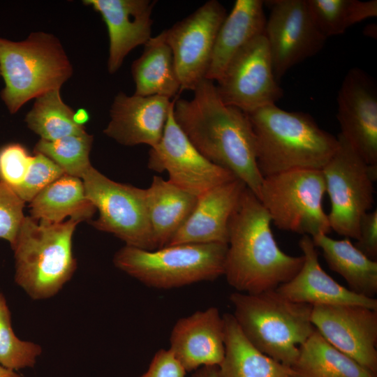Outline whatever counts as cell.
Wrapping results in <instances>:
<instances>
[{
  "label": "cell",
  "mask_w": 377,
  "mask_h": 377,
  "mask_svg": "<svg viewBox=\"0 0 377 377\" xmlns=\"http://www.w3.org/2000/svg\"><path fill=\"white\" fill-rule=\"evenodd\" d=\"M193 92L190 100L175 98V121L206 158L230 171L258 198L263 177L248 115L223 103L212 80H202Z\"/></svg>",
  "instance_id": "obj_1"
},
{
  "label": "cell",
  "mask_w": 377,
  "mask_h": 377,
  "mask_svg": "<svg viewBox=\"0 0 377 377\" xmlns=\"http://www.w3.org/2000/svg\"><path fill=\"white\" fill-rule=\"evenodd\" d=\"M271 223L257 196L246 187L229 222L225 263L224 275L237 292L276 290L302 267L303 255H288L278 246Z\"/></svg>",
  "instance_id": "obj_2"
},
{
  "label": "cell",
  "mask_w": 377,
  "mask_h": 377,
  "mask_svg": "<svg viewBox=\"0 0 377 377\" xmlns=\"http://www.w3.org/2000/svg\"><path fill=\"white\" fill-rule=\"evenodd\" d=\"M246 114L263 177L296 169L322 170L337 149V137L320 128L307 113L273 104Z\"/></svg>",
  "instance_id": "obj_3"
},
{
  "label": "cell",
  "mask_w": 377,
  "mask_h": 377,
  "mask_svg": "<svg viewBox=\"0 0 377 377\" xmlns=\"http://www.w3.org/2000/svg\"><path fill=\"white\" fill-rule=\"evenodd\" d=\"M80 220L61 223L25 216L14 242L15 281L33 300L57 295L71 279L77 261L72 240Z\"/></svg>",
  "instance_id": "obj_4"
},
{
  "label": "cell",
  "mask_w": 377,
  "mask_h": 377,
  "mask_svg": "<svg viewBox=\"0 0 377 377\" xmlns=\"http://www.w3.org/2000/svg\"><path fill=\"white\" fill-rule=\"evenodd\" d=\"M229 299L247 339L263 353L290 367L299 347L315 330L313 306L288 300L276 290L258 294L235 291Z\"/></svg>",
  "instance_id": "obj_5"
},
{
  "label": "cell",
  "mask_w": 377,
  "mask_h": 377,
  "mask_svg": "<svg viewBox=\"0 0 377 377\" xmlns=\"http://www.w3.org/2000/svg\"><path fill=\"white\" fill-rule=\"evenodd\" d=\"M72 74L71 61L54 35L36 31L22 41L0 37V75L5 82L1 98L11 114L32 98L60 89Z\"/></svg>",
  "instance_id": "obj_6"
},
{
  "label": "cell",
  "mask_w": 377,
  "mask_h": 377,
  "mask_svg": "<svg viewBox=\"0 0 377 377\" xmlns=\"http://www.w3.org/2000/svg\"><path fill=\"white\" fill-rule=\"evenodd\" d=\"M227 244H179L154 250L124 246L113 258L119 269L146 286L169 289L224 275Z\"/></svg>",
  "instance_id": "obj_7"
},
{
  "label": "cell",
  "mask_w": 377,
  "mask_h": 377,
  "mask_svg": "<svg viewBox=\"0 0 377 377\" xmlns=\"http://www.w3.org/2000/svg\"><path fill=\"white\" fill-rule=\"evenodd\" d=\"M325 193L322 170L296 169L263 177L258 198L277 228L313 237L332 231Z\"/></svg>",
  "instance_id": "obj_8"
},
{
  "label": "cell",
  "mask_w": 377,
  "mask_h": 377,
  "mask_svg": "<svg viewBox=\"0 0 377 377\" xmlns=\"http://www.w3.org/2000/svg\"><path fill=\"white\" fill-rule=\"evenodd\" d=\"M333 156L322 169L330 200L327 214L332 230L358 239L360 221L371 210L377 166L369 165L340 135Z\"/></svg>",
  "instance_id": "obj_9"
},
{
  "label": "cell",
  "mask_w": 377,
  "mask_h": 377,
  "mask_svg": "<svg viewBox=\"0 0 377 377\" xmlns=\"http://www.w3.org/2000/svg\"><path fill=\"white\" fill-rule=\"evenodd\" d=\"M87 198L98 211L90 221L97 230L112 233L126 246L154 250L145 188L114 182L90 167L82 175Z\"/></svg>",
  "instance_id": "obj_10"
},
{
  "label": "cell",
  "mask_w": 377,
  "mask_h": 377,
  "mask_svg": "<svg viewBox=\"0 0 377 377\" xmlns=\"http://www.w3.org/2000/svg\"><path fill=\"white\" fill-rule=\"evenodd\" d=\"M223 103L245 113L276 104L283 90L275 79L265 34L244 45L230 60L216 84Z\"/></svg>",
  "instance_id": "obj_11"
},
{
  "label": "cell",
  "mask_w": 377,
  "mask_h": 377,
  "mask_svg": "<svg viewBox=\"0 0 377 377\" xmlns=\"http://www.w3.org/2000/svg\"><path fill=\"white\" fill-rule=\"evenodd\" d=\"M264 3L270 10L264 34L274 75L279 82L289 69L318 54L327 39L316 27L306 0H271Z\"/></svg>",
  "instance_id": "obj_12"
},
{
  "label": "cell",
  "mask_w": 377,
  "mask_h": 377,
  "mask_svg": "<svg viewBox=\"0 0 377 377\" xmlns=\"http://www.w3.org/2000/svg\"><path fill=\"white\" fill-rule=\"evenodd\" d=\"M175 101V100H174ZM172 106L161 140L149 151L148 168L167 172L168 181L199 196L236 177L206 158L192 144L175 120Z\"/></svg>",
  "instance_id": "obj_13"
},
{
  "label": "cell",
  "mask_w": 377,
  "mask_h": 377,
  "mask_svg": "<svg viewBox=\"0 0 377 377\" xmlns=\"http://www.w3.org/2000/svg\"><path fill=\"white\" fill-rule=\"evenodd\" d=\"M226 15L219 1L209 0L162 31L173 54L181 91H193L206 78L215 40Z\"/></svg>",
  "instance_id": "obj_14"
},
{
  "label": "cell",
  "mask_w": 377,
  "mask_h": 377,
  "mask_svg": "<svg viewBox=\"0 0 377 377\" xmlns=\"http://www.w3.org/2000/svg\"><path fill=\"white\" fill-rule=\"evenodd\" d=\"M311 320L330 344L377 374V311L355 304L314 305Z\"/></svg>",
  "instance_id": "obj_15"
},
{
  "label": "cell",
  "mask_w": 377,
  "mask_h": 377,
  "mask_svg": "<svg viewBox=\"0 0 377 377\" xmlns=\"http://www.w3.org/2000/svg\"><path fill=\"white\" fill-rule=\"evenodd\" d=\"M340 135L370 165L377 166V87L358 68L348 71L337 96Z\"/></svg>",
  "instance_id": "obj_16"
},
{
  "label": "cell",
  "mask_w": 377,
  "mask_h": 377,
  "mask_svg": "<svg viewBox=\"0 0 377 377\" xmlns=\"http://www.w3.org/2000/svg\"><path fill=\"white\" fill-rule=\"evenodd\" d=\"M174 100L160 96H128L121 91L110 110L103 133L125 146H155L161 140Z\"/></svg>",
  "instance_id": "obj_17"
},
{
  "label": "cell",
  "mask_w": 377,
  "mask_h": 377,
  "mask_svg": "<svg viewBox=\"0 0 377 377\" xmlns=\"http://www.w3.org/2000/svg\"><path fill=\"white\" fill-rule=\"evenodd\" d=\"M185 371L219 366L225 354V324L215 306L179 318L172 327L170 348Z\"/></svg>",
  "instance_id": "obj_18"
},
{
  "label": "cell",
  "mask_w": 377,
  "mask_h": 377,
  "mask_svg": "<svg viewBox=\"0 0 377 377\" xmlns=\"http://www.w3.org/2000/svg\"><path fill=\"white\" fill-rule=\"evenodd\" d=\"M101 15L109 36L108 71L116 73L128 54L151 36V13L156 1L84 0Z\"/></svg>",
  "instance_id": "obj_19"
},
{
  "label": "cell",
  "mask_w": 377,
  "mask_h": 377,
  "mask_svg": "<svg viewBox=\"0 0 377 377\" xmlns=\"http://www.w3.org/2000/svg\"><path fill=\"white\" fill-rule=\"evenodd\" d=\"M246 187L242 181L235 178L199 195L191 215L167 246L228 244L229 222Z\"/></svg>",
  "instance_id": "obj_20"
},
{
  "label": "cell",
  "mask_w": 377,
  "mask_h": 377,
  "mask_svg": "<svg viewBox=\"0 0 377 377\" xmlns=\"http://www.w3.org/2000/svg\"><path fill=\"white\" fill-rule=\"evenodd\" d=\"M304 263L298 273L276 290L294 302L314 305L355 304L377 311V300L352 292L337 282L321 267L312 239L303 235L299 241Z\"/></svg>",
  "instance_id": "obj_21"
},
{
  "label": "cell",
  "mask_w": 377,
  "mask_h": 377,
  "mask_svg": "<svg viewBox=\"0 0 377 377\" xmlns=\"http://www.w3.org/2000/svg\"><path fill=\"white\" fill-rule=\"evenodd\" d=\"M264 1L237 0L221 24L206 79L218 81L232 57L256 36L265 34Z\"/></svg>",
  "instance_id": "obj_22"
},
{
  "label": "cell",
  "mask_w": 377,
  "mask_h": 377,
  "mask_svg": "<svg viewBox=\"0 0 377 377\" xmlns=\"http://www.w3.org/2000/svg\"><path fill=\"white\" fill-rule=\"evenodd\" d=\"M149 220L156 249L168 245L184 224L196 204L198 196L159 176H154L145 188Z\"/></svg>",
  "instance_id": "obj_23"
},
{
  "label": "cell",
  "mask_w": 377,
  "mask_h": 377,
  "mask_svg": "<svg viewBox=\"0 0 377 377\" xmlns=\"http://www.w3.org/2000/svg\"><path fill=\"white\" fill-rule=\"evenodd\" d=\"M223 317L225 354L218 366L221 377H294L290 367L263 353L247 339L232 314Z\"/></svg>",
  "instance_id": "obj_24"
},
{
  "label": "cell",
  "mask_w": 377,
  "mask_h": 377,
  "mask_svg": "<svg viewBox=\"0 0 377 377\" xmlns=\"http://www.w3.org/2000/svg\"><path fill=\"white\" fill-rule=\"evenodd\" d=\"M144 46L142 54L131 65L134 94L176 98L181 84L172 52L162 32L151 37Z\"/></svg>",
  "instance_id": "obj_25"
},
{
  "label": "cell",
  "mask_w": 377,
  "mask_h": 377,
  "mask_svg": "<svg viewBox=\"0 0 377 377\" xmlns=\"http://www.w3.org/2000/svg\"><path fill=\"white\" fill-rule=\"evenodd\" d=\"M330 269L341 276L352 292L374 298L377 294V261L368 258L350 240L334 239L325 234L311 237Z\"/></svg>",
  "instance_id": "obj_26"
},
{
  "label": "cell",
  "mask_w": 377,
  "mask_h": 377,
  "mask_svg": "<svg viewBox=\"0 0 377 377\" xmlns=\"http://www.w3.org/2000/svg\"><path fill=\"white\" fill-rule=\"evenodd\" d=\"M29 203L30 216L50 223L63 222L67 216L90 220L96 210L86 195L82 180L67 174L47 186Z\"/></svg>",
  "instance_id": "obj_27"
},
{
  "label": "cell",
  "mask_w": 377,
  "mask_h": 377,
  "mask_svg": "<svg viewBox=\"0 0 377 377\" xmlns=\"http://www.w3.org/2000/svg\"><path fill=\"white\" fill-rule=\"evenodd\" d=\"M294 377H377L330 344L315 329L299 347Z\"/></svg>",
  "instance_id": "obj_28"
},
{
  "label": "cell",
  "mask_w": 377,
  "mask_h": 377,
  "mask_svg": "<svg viewBox=\"0 0 377 377\" xmlns=\"http://www.w3.org/2000/svg\"><path fill=\"white\" fill-rule=\"evenodd\" d=\"M74 114L73 110L62 101L60 89H52L36 98L24 121L40 139L53 141L86 133L84 126L75 122Z\"/></svg>",
  "instance_id": "obj_29"
},
{
  "label": "cell",
  "mask_w": 377,
  "mask_h": 377,
  "mask_svg": "<svg viewBox=\"0 0 377 377\" xmlns=\"http://www.w3.org/2000/svg\"><path fill=\"white\" fill-rule=\"evenodd\" d=\"M311 16L327 39L343 34L349 27L377 15V1L306 0Z\"/></svg>",
  "instance_id": "obj_30"
},
{
  "label": "cell",
  "mask_w": 377,
  "mask_h": 377,
  "mask_svg": "<svg viewBox=\"0 0 377 377\" xmlns=\"http://www.w3.org/2000/svg\"><path fill=\"white\" fill-rule=\"evenodd\" d=\"M93 135L87 132L72 135L53 141L40 139L34 147V153L43 154L57 164L68 175L82 178L91 167L89 153Z\"/></svg>",
  "instance_id": "obj_31"
},
{
  "label": "cell",
  "mask_w": 377,
  "mask_h": 377,
  "mask_svg": "<svg viewBox=\"0 0 377 377\" xmlns=\"http://www.w3.org/2000/svg\"><path fill=\"white\" fill-rule=\"evenodd\" d=\"M41 353L40 345L16 337L11 325L9 308L0 290V364L14 371L32 368Z\"/></svg>",
  "instance_id": "obj_32"
},
{
  "label": "cell",
  "mask_w": 377,
  "mask_h": 377,
  "mask_svg": "<svg viewBox=\"0 0 377 377\" xmlns=\"http://www.w3.org/2000/svg\"><path fill=\"white\" fill-rule=\"evenodd\" d=\"M65 174L53 161L35 153L27 175L13 191L24 202H30L43 188Z\"/></svg>",
  "instance_id": "obj_33"
},
{
  "label": "cell",
  "mask_w": 377,
  "mask_h": 377,
  "mask_svg": "<svg viewBox=\"0 0 377 377\" xmlns=\"http://www.w3.org/2000/svg\"><path fill=\"white\" fill-rule=\"evenodd\" d=\"M32 156L19 143H10L0 149V182L13 191L24 181Z\"/></svg>",
  "instance_id": "obj_34"
},
{
  "label": "cell",
  "mask_w": 377,
  "mask_h": 377,
  "mask_svg": "<svg viewBox=\"0 0 377 377\" xmlns=\"http://www.w3.org/2000/svg\"><path fill=\"white\" fill-rule=\"evenodd\" d=\"M24 203L8 186L0 182V238L10 245L25 217Z\"/></svg>",
  "instance_id": "obj_35"
},
{
  "label": "cell",
  "mask_w": 377,
  "mask_h": 377,
  "mask_svg": "<svg viewBox=\"0 0 377 377\" xmlns=\"http://www.w3.org/2000/svg\"><path fill=\"white\" fill-rule=\"evenodd\" d=\"M371 260L377 258V210H371L363 215L359 225V236L354 244Z\"/></svg>",
  "instance_id": "obj_36"
},
{
  "label": "cell",
  "mask_w": 377,
  "mask_h": 377,
  "mask_svg": "<svg viewBox=\"0 0 377 377\" xmlns=\"http://www.w3.org/2000/svg\"><path fill=\"white\" fill-rule=\"evenodd\" d=\"M186 371L168 349L158 350L140 377H185Z\"/></svg>",
  "instance_id": "obj_37"
},
{
  "label": "cell",
  "mask_w": 377,
  "mask_h": 377,
  "mask_svg": "<svg viewBox=\"0 0 377 377\" xmlns=\"http://www.w3.org/2000/svg\"><path fill=\"white\" fill-rule=\"evenodd\" d=\"M195 371L191 377H221L218 366H203Z\"/></svg>",
  "instance_id": "obj_38"
},
{
  "label": "cell",
  "mask_w": 377,
  "mask_h": 377,
  "mask_svg": "<svg viewBox=\"0 0 377 377\" xmlns=\"http://www.w3.org/2000/svg\"><path fill=\"white\" fill-rule=\"evenodd\" d=\"M89 114L84 109H79L75 112L74 121L78 125L83 126L89 120Z\"/></svg>",
  "instance_id": "obj_39"
},
{
  "label": "cell",
  "mask_w": 377,
  "mask_h": 377,
  "mask_svg": "<svg viewBox=\"0 0 377 377\" xmlns=\"http://www.w3.org/2000/svg\"><path fill=\"white\" fill-rule=\"evenodd\" d=\"M0 377H22L14 370L6 368L0 364Z\"/></svg>",
  "instance_id": "obj_40"
}]
</instances>
